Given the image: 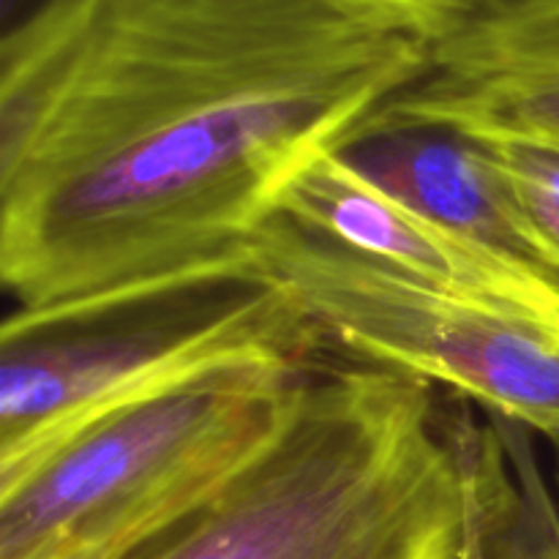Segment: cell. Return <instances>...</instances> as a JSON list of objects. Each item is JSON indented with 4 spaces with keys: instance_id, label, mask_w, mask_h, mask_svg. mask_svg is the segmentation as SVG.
Wrapping results in <instances>:
<instances>
[{
    "instance_id": "15",
    "label": "cell",
    "mask_w": 559,
    "mask_h": 559,
    "mask_svg": "<svg viewBox=\"0 0 559 559\" xmlns=\"http://www.w3.org/2000/svg\"><path fill=\"white\" fill-rule=\"evenodd\" d=\"M497 3H530V0H497Z\"/></svg>"
},
{
    "instance_id": "12",
    "label": "cell",
    "mask_w": 559,
    "mask_h": 559,
    "mask_svg": "<svg viewBox=\"0 0 559 559\" xmlns=\"http://www.w3.org/2000/svg\"><path fill=\"white\" fill-rule=\"evenodd\" d=\"M549 445V456H546V469H549V480H551V491H555V500L559 506V435L549 437L546 440Z\"/></svg>"
},
{
    "instance_id": "13",
    "label": "cell",
    "mask_w": 559,
    "mask_h": 559,
    "mask_svg": "<svg viewBox=\"0 0 559 559\" xmlns=\"http://www.w3.org/2000/svg\"><path fill=\"white\" fill-rule=\"evenodd\" d=\"M16 3H20V0H3V9H5V16H11V14H14Z\"/></svg>"
},
{
    "instance_id": "14",
    "label": "cell",
    "mask_w": 559,
    "mask_h": 559,
    "mask_svg": "<svg viewBox=\"0 0 559 559\" xmlns=\"http://www.w3.org/2000/svg\"><path fill=\"white\" fill-rule=\"evenodd\" d=\"M464 559H480L478 555L473 551V546H467V555H464Z\"/></svg>"
},
{
    "instance_id": "4",
    "label": "cell",
    "mask_w": 559,
    "mask_h": 559,
    "mask_svg": "<svg viewBox=\"0 0 559 559\" xmlns=\"http://www.w3.org/2000/svg\"><path fill=\"white\" fill-rule=\"evenodd\" d=\"M311 366L218 369L91 420L0 478V559L129 557L273 440Z\"/></svg>"
},
{
    "instance_id": "10",
    "label": "cell",
    "mask_w": 559,
    "mask_h": 559,
    "mask_svg": "<svg viewBox=\"0 0 559 559\" xmlns=\"http://www.w3.org/2000/svg\"><path fill=\"white\" fill-rule=\"evenodd\" d=\"M500 175L540 260L559 276V147L516 136H469Z\"/></svg>"
},
{
    "instance_id": "6",
    "label": "cell",
    "mask_w": 559,
    "mask_h": 559,
    "mask_svg": "<svg viewBox=\"0 0 559 559\" xmlns=\"http://www.w3.org/2000/svg\"><path fill=\"white\" fill-rule=\"evenodd\" d=\"M388 129L516 136L559 147V0H473L435 41L424 76L364 134Z\"/></svg>"
},
{
    "instance_id": "3",
    "label": "cell",
    "mask_w": 559,
    "mask_h": 559,
    "mask_svg": "<svg viewBox=\"0 0 559 559\" xmlns=\"http://www.w3.org/2000/svg\"><path fill=\"white\" fill-rule=\"evenodd\" d=\"M331 347L287 289L213 267L52 309L0 336V478L112 409L251 364L309 366Z\"/></svg>"
},
{
    "instance_id": "7",
    "label": "cell",
    "mask_w": 559,
    "mask_h": 559,
    "mask_svg": "<svg viewBox=\"0 0 559 559\" xmlns=\"http://www.w3.org/2000/svg\"><path fill=\"white\" fill-rule=\"evenodd\" d=\"M276 216L424 287L559 314V278L516 265L388 194L342 151L300 169L278 197Z\"/></svg>"
},
{
    "instance_id": "8",
    "label": "cell",
    "mask_w": 559,
    "mask_h": 559,
    "mask_svg": "<svg viewBox=\"0 0 559 559\" xmlns=\"http://www.w3.org/2000/svg\"><path fill=\"white\" fill-rule=\"evenodd\" d=\"M342 153L431 222L516 265L557 276L540 260L497 169L469 136L445 129H388L364 134Z\"/></svg>"
},
{
    "instance_id": "9",
    "label": "cell",
    "mask_w": 559,
    "mask_h": 559,
    "mask_svg": "<svg viewBox=\"0 0 559 559\" xmlns=\"http://www.w3.org/2000/svg\"><path fill=\"white\" fill-rule=\"evenodd\" d=\"M535 437L495 415L469 448V546L480 559H559V506Z\"/></svg>"
},
{
    "instance_id": "5",
    "label": "cell",
    "mask_w": 559,
    "mask_h": 559,
    "mask_svg": "<svg viewBox=\"0 0 559 559\" xmlns=\"http://www.w3.org/2000/svg\"><path fill=\"white\" fill-rule=\"evenodd\" d=\"M249 257L347 358L445 388L544 440L559 435V314L424 287L282 216Z\"/></svg>"
},
{
    "instance_id": "2",
    "label": "cell",
    "mask_w": 559,
    "mask_h": 559,
    "mask_svg": "<svg viewBox=\"0 0 559 559\" xmlns=\"http://www.w3.org/2000/svg\"><path fill=\"white\" fill-rule=\"evenodd\" d=\"M464 413L404 371L320 360L273 440L123 559H464Z\"/></svg>"
},
{
    "instance_id": "1",
    "label": "cell",
    "mask_w": 559,
    "mask_h": 559,
    "mask_svg": "<svg viewBox=\"0 0 559 559\" xmlns=\"http://www.w3.org/2000/svg\"><path fill=\"white\" fill-rule=\"evenodd\" d=\"M391 0H38L0 47L16 311L240 265L284 186L429 69Z\"/></svg>"
},
{
    "instance_id": "11",
    "label": "cell",
    "mask_w": 559,
    "mask_h": 559,
    "mask_svg": "<svg viewBox=\"0 0 559 559\" xmlns=\"http://www.w3.org/2000/svg\"><path fill=\"white\" fill-rule=\"evenodd\" d=\"M391 3L409 11L415 20H420L431 33H435V38H440L453 22L462 20V16L467 14L473 0H391Z\"/></svg>"
}]
</instances>
